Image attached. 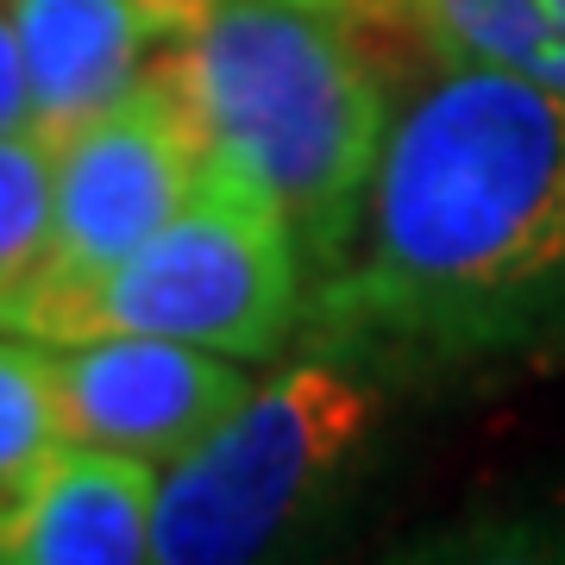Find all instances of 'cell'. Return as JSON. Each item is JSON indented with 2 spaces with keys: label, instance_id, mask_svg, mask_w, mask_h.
Here are the masks:
<instances>
[{
  "label": "cell",
  "instance_id": "obj_13",
  "mask_svg": "<svg viewBox=\"0 0 565 565\" xmlns=\"http://www.w3.org/2000/svg\"><path fill=\"white\" fill-rule=\"evenodd\" d=\"M327 7H340V13H352V20H359L364 7H377V0H327Z\"/></svg>",
  "mask_w": 565,
  "mask_h": 565
},
{
  "label": "cell",
  "instance_id": "obj_6",
  "mask_svg": "<svg viewBox=\"0 0 565 565\" xmlns=\"http://www.w3.org/2000/svg\"><path fill=\"white\" fill-rule=\"evenodd\" d=\"M51 352H57L63 440L132 452L158 471L182 459L252 390L239 359L158 333H95Z\"/></svg>",
  "mask_w": 565,
  "mask_h": 565
},
{
  "label": "cell",
  "instance_id": "obj_11",
  "mask_svg": "<svg viewBox=\"0 0 565 565\" xmlns=\"http://www.w3.org/2000/svg\"><path fill=\"white\" fill-rule=\"evenodd\" d=\"M63 446L57 352L44 340H0V509L39 478Z\"/></svg>",
  "mask_w": 565,
  "mask_h": 565
},
{
  "label": "cell",
  "instance_id": "obj_7",
  "mask_svg": "<svg viewBox=\"0 0 565 565\" xmlns=\"http://www.w3.org/2000/svg\"><path fill=\"white\" fill-rule=\"evenodd\" d=\"M189 13L195 0H13L32 126L63 139L126 102L189 32Z\"/></svg>",
  "mask_w": 565,
  "mask_h": 565
},
{
  "label": "cell",
  "instance_id": "obj_2",
  "mask_svg": "<svg viewBox=\"0 0 565 565\" xmlns=\"http://www.w3.org/2000/svg\"><path fill=\"white\" fill-rule=\"evenodd\" d=\"M202 158L252 182L302 245L308 277H333L359 239L390 107L352 13L327 0H195L170 44Z\"/></svg>",
  "mask_w": 565,
  "mask_h": 565
},
{
  "label": "cell",
  "instance_id": "obj_3",
  "mask_svg": "<svg viewBox=\"0 0 565 565\" xmlns=\"http://www.w3.org/2000/svg\"><path fill=\"white\" fill-rule=\"evenodd\" d=\"M308 264L282 214L252 182L202 158V177L170 221L120 264L76 282H32L0 308V333L44 345L95 333H158L226 359H264L296 327Z\"/></svg>",
  "mask_w": 565,
  "mask_h": 565
},
{
  "label": "cell",
  "instance_id": "obj_9",
  "mask_svg": "<svg viewBox=\"0 0 565 565\" xmlns=\"http://www.w3.org/2000/svg\"><path fill=\"white\" fill-rule=\"evenodd\" d=\"M434 63H484L565 95V0H390Z\"/></svg>",
  "mask_w": 565,
  "mask_h": 565
},
{
  "label": "cell",
  "instance_id": "obj_4",
  "mask_svg": "<svg viewBox=\"0 0 565 565\" xmlns=\"http://www.w3.org/2000/svg\"><path fill=\"white\" fill-rule=\"evenodd\" d=\"M377 427V390L327 359L252 384L182 459L158 471L151 559L226 565L258 559L296 527Z\"/></svg>",
  "mask_w": 565,
  "mask_h": 565
},
{
  "label": "cell",
  "instance_id": "obj_5",
  "mask_svg": "<svg viewBox=\"0 0 565 565\" xmlns=\"http://www.w3.org/2000/svg\"><path fill=\"white\" fill-rule=\"evenodd\" d=\"M195 177H202V139L163 57L126 102L57 139L51 258L32 282H76L120 264L189 202Z\"/></svg>",
  "mask_w": 565,
  "mask_h": 565
},
{
  "label": "cell",
  "instance_id": "obj_8",
  "mask_svg": "<svg viewBox=\"0 0 565 565\" xmlns=\"http://www.w3.org/2000/svg\"><path fill=\"white\" fill-rule=\"evenodd\" d=\"M158 465L63 440L0 509V565H139L151 559Z\"/></svg>",
  "mask_w": 565,
  "mask_h": 565
},
{
  "label": "cell",
  "instance_id": "obj_12",
  "mask_svg": "<svg viewBox=\"0 0 565 565\" xmlns=\"http://www.w3.org/2000/svg\"><path fill=\"white\" fill-rule=\"evenodd\" d=\"M13 126H32V82H25L13 0H0V132H13Z\"/></svg>",
  "mask_w": 565,
  "mask_h": 565
},
{
  "label": "cell",
  "instance_id": "obj_1",
  "mask_svg": "<svg viewBox=\"0 0 565 565\" xmlns=\"http://www.w3.org/2000/svg\"><path fill=\"white\" fill-rule=\"evenodd\" d=\"M340 345L434 364L565 352V95L484 63L390 120L359 239L315 282Z\"/></svg>",
  "mask_w": 565,
  "mask_h": 565
},
{
  "label": "cell",
  "instance_id": "obj_10",
  "mask_svg": "<svg viewBox=\"0 0 565 565\" xmlns=\"http://www.w3.org/2000/svg\"><path fill=\"white\" fill-rule=\"evenodd\" d=\"M57 207V139L39 126L0 132V308L20 302L51 258Z\"/></svg>",
  "mask_w": 565,
  "mask_h": 565
}]
</instances>
